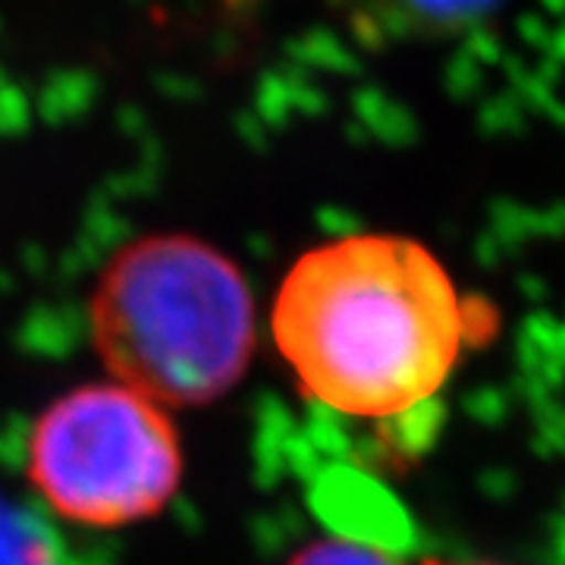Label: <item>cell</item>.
<instances>
[{
	"instance_id": "obj_1",
	"label": "cell",
	"mask_w": 565,
	"mask_h": 565,
	"mask_svg": "<svg viewBox=\"0 0 565 565\" xmlns=\"http://www.w3.org/2000/svg\"><path fill=\"white\" fill-rule=\"evenodd\" d=\"M468 323L444 264L384 233L311 248L274 305V340L305 393L367 422L434 399L462 359Z\"/></svg>"
},
{
	"instance_id": "obj_2",
	"label": "cell",
	"mask_w": 565,
	"mask_h": 565,
	"mask_svg": "<svg viewBox=\"0 0 565 565\" xmlns=\"http://www.w3.org/2000/svg\"><path fill=\"white\" fill-rule=\"evenodd\" d=\"M92 343L114 381L189 408L226 396L255 352V302L236 264L192 236H148L104 267Z\"/></svg>"
},
{
	"instance_id": "obj_3",
	"label": "cell",
	"mask_w": 565,
	"mask_h": 565,
	"mask_svg": "<svg viewBox=\"0 0 565 565\" xmlns=\"http://www.w3.org/2000/svg\"><path fill=\"white\" fill-rule=\"evenodd\" d=\"M29 478L41 500L70 522L136 525L180 490V434L163 405L129 386H79L47 405L35 424Z\"/></svg>"
},
{
	"instance_id": "obj_4",
	"label": "cell",
	"mask_w": 565,
	"mask_h": 565,
	"mask_svg": "<svg viewBox=\"0 0 565 565\" xmlns=\"http://www.w3.org/2000/svg\"><path fill=\"white\" fill-rule=\"evenodd\" d=\"M367 35L430 39L484 20L500 0H340Z\"/></svg>"
},
{
	"instance_id": "obj_5",
	"label": "cell",
	"mask_w": 565,
	"mask_h": 565,
	"mask_svg": "<svg viewBox=\"0 0 565 565\" xmlns=\"http://www.w3.org/2000/svg\"><path fill=\"white\" fill-rule=\"evenodd\" d=\"M286 565H403L386 550L349 537H323L302 546Z\"/></svg>"
},
{
	"instance_id": "obj_6",
	"label": "cell",
	"mask_w": 565,
	"mask_h": 565,
	"mask_svg": "<svg viewBox=\"0 0 565 565\" xmlns=\"http://www.w3.org/2000/svg\"><path fill=\"white\" fill-rule=\"evenodd\" d=\"M424 565H505L493 559H427Z\"/></svg>"
}]
</instances>
